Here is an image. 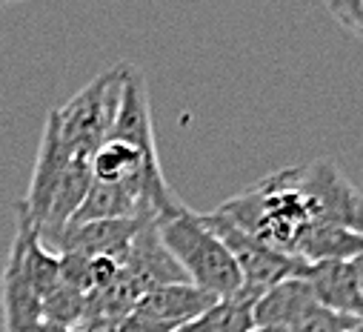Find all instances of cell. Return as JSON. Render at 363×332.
<instances>
[{
    "mask_svg": "<svg viewBox=\"0 0 363 332\" xmlns=\"http://www.w3.org/2000/svg\"><path fill=\"white\" fill-rule=\"evenodd\" d=\"M155 226L166 253L177 261L192 287L215 298H229L240 289V270L203 215L184 206L166 218H157Z\"/></svg>",
    "mask_w": 363,
    "mask_h": 332,
    "instance_id": "1",
    "label": "cell"
},
{
    "mask_svg": "<svg viewBox=\"0 0 363 332\" xmlns=\"http://www.w3.org/2000/svg\"><path fill=\"white\" fill-rule=\"evenodd\" d=\"M129 63H118L106 72H101L60 109H55L57 132L66 149H77L86 155H95L98 146L106 140V135L115 126L123 83H126Z\"/></svg>",
    "mask_w": 363,
    "mask_h": 332,
    "instance_id": "2",
    "label": "cell"
},
{
    "mask_svg": "<svg viewBox=\"0 0 363 332\" xmlns=\"http://www.w3.org/2000/svg\"><path fill=\"white\" fill-rule=\"evenodd\" d=\"M206 223L218 232V238L226 243V249L232 253L238 270H240V292L260 298L269 287L281 284L284 278H295L306 272V261L295 258V255H284L278 249H272L266 243H260L257 238H252L249 232H243L240 226H235L229 218H223L218 209L203 215Z\"/></svg>",
    "mask_w": 363,
    "mask_h": 332,
    "instance_id": "3",
    "label": "cell"
},
{
    "mask_svg": "<svg viewBox=\"0 0 363 332\" xmlns=\"http://www.w3.org/2000/svg\"><path fill=\"white\" fill-rule=\"evenodd\" d=\"M298 178L306 189L318 226H343L363 235V195L329 157L298 163Z\"/></svg>",
    "mask_w": 363,
    "mask_h": 332,
    "instance_id": "4",
    "label": "cell"
},
{
    "mask_svg": "<svg viewBox=\"0 0 363 332\" xmlns=\"http://www.w3.org/2000/svg\"><path fill=\"white\" fill-rule=\"evenodd\" d=\"M218 298L192 284H166L143 292L109 332H177L209 309Z\"/></svg>",
    "mask_w": 363,
    "mask_h": 332,
    "instance_id": "5",
    "label": "cell"
},
{
    "mask_svg": "<svg viewBox=\"0 0 363 332\" xmlns=\"http://www.w3.org/2000/svg\"><path fill=\"white\" fill-rule=\"evenodd\" d=\"M146 221L149 218H115V221H89V223L69 226L55 243L52 253H74L83 258L109 255V258L123 261L132 238Z\"/></svg>",
    "mask_w": 363,
    "mask_h": 332,
    "instance_id": "6",
    "label": "cell"
},
{
    "mask_svg": "<svg viewBox=\"0 0 363 332\" xmlns=\"http://www.w3.org/2000/svg\"><path fill=\"white\" fill-rule=\"evenodd\" d=\"M318 306L320 301L315 298L309 281L295 275V278H284L281 284L269 287L255 301L252 318H255V326H281V329L295 332Z\"/></svg>",
    "mask_w": 363,
    "mask_h": 332,
    "instance_id": "7",
    "label": "cell"
},
{
    "mask_svg": "<svg viewBox=\"0 0 363 332\" xmlns=\"http://www.w3.org/2000/svg\"><path fill=\"white\" fill-rule=\"evenodd\" d=\"M301 278L309 281L315 298L326 309L349 315V318H363V289H360V281H357L352 261L309 264Z\"/></svg>",
    "mask_w": 363,
    "mask_h": 332,
    "instance_id": "8",
    "label": "cell"
},
{
    "mask_svg": "<svg viewBox=\"0 0 363 332\" xmlns=\"http://www.w3.org/2000/svg\"><path fill=\"white\" fill-rule=\"evenodd\" d=\"M363 255V235L343 226H315L303 235L298 246V258L306 264L320 261H354Z\"/></svg>",
    "mask_w": 363,
    "mask_h": 332,
    "instance_id": "9",
    "label": "cell"
},
{
    "mask_svg": "<svg viewBox=\"0 0 363 332\" xmlns=\"http://www.w3.org/2000/svg\"><path fill=\"white\" fill-rule=\"evenodd\" d=\"M255 301L257 298L238 289L229 298H218L209 309H203L195 321L180 326L177 332H249L255 326V318H252Z\"/></svg>",
    "mask_w": 363,
    "mask_h": 332,
    "instance_id": "10",
    "label": "cell"
},
{
    "mask_svg": "<svg viewBox=\"0 0 363 332\" xmlns=\"http://www.w3.org/2000/svg\"><path fill=\"white\" fill-rule=\"evenodd\" d=\"M326 9L346 32L363 40V0H326Z\"/></svg>",
    "mask_w": 363,
    "mask_h": 332,
    "instance_id": "11",
    "label": "cell"
},
{
    "mask_svg": "<svg viewBox=\"0 0 363 332\" xmlns=\"http://www.w3.org/2000/svg\"><path fill=\"white\" fill-rule=\"evenodd\" d=\"M352 264H354V272H357V281H360V289H363V255H360V258H354Z\"/></svg>",
    "mask_w": 363,
    "mask_h": 332,
    "instance_id": "12",
    "label": "cell"
},
{
    "mask_svg": "<svg viewBox=\"0 0 363 332\" xmlns=\"http://www.w3.org/2000/svg\"><path fill=\"white\" fill-rule=\"evenodd\" d=\"M249 332H289V329H281V326H252Z\"/></svg>",
    "mask_w": 363,
    "mask_h": 332,
    "instance_id": "13",
    "label": "cell"
},
{
    "mask_svg": "<svg viewBox=\"0 0 363 332\" xmlns=\"http://www.w3.org/2000/svg\"><path fill=\"white\" fill-rule=\"evenodd\" d=\"M9 4H15V0H0V9H4V6H9Z\"/></svg>",
    "mask_w": 363,
    "mask_h": 332,
    "instance_id": "14",
    "label": "cell"
}]
</instances>
